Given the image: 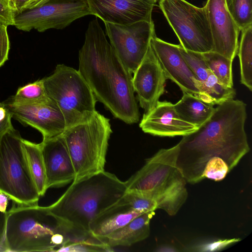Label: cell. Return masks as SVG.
Wrapping results in <instances>:
<instances>
[{
	"instance_id": "6da1fadb",
	"label": "cell",
	"mask_w": 252,
	"mask_h": 252,
	"mask_svg": "<svg viewBox=\"0 0 252 252\" xmlns=\"http://www.w3.org/2000/svg\"><path fill=\"white\" fill-rule=\"evenodd\" d=\"M247 105L231 99L215 108L203 125L178 143L176 166L191 184L222 180L250 150L245 125Z\"/></svg>"
},
{
	"instance_id": "7a4b0ae2",
	"label": "cell",
	"mask_w": 252,
	"mask_h": 252,
	"mask_svg": "<svg viewBox=\"0 0 252 252\" xmlns=\"http://www.w3.org/2000/svg\"><path fill=\"white\" fill-rule=\"evenodd\" d=\"M78 71L97 101L127 124L139 120L131 73L117 55L96 19L91 21L79 53Z\"/></svg>"
},
{
	"instance_id": "3957f363",
	"label": "cell",
	"mask_w": 252,
	"mask_h": 252,
	"mask_svg": "<svg viewBox=\"0 0 252 252\" xmlns=\"http://www.w3.org/2000/svg\"><path fill=\"white\" fill-rule=\"evenodd\" d=\"M126 190V182L104 170L73 181L56 201L44 207L56 220L65 242L91 239L94 238L89 231L91 221Z\"/></svg>"
},
{
	"instance_id": "277c9868",
	"label": "cell",
	"mask_w": 252,
	"mask_h": 252,
	"mask_svg": "<svg viewBox=\"0 0 252 252\" xmlns=\"http://www.w3.org/2000/svg\"><path fill=\"white\" fill-rule=\"evenodd\" d=\"M179 145L161 149L126 181V191L144 195L169 215L175 216L186 201V181L176 166Z\"/></svg>"
},
{
	"instance_id": "5b68a950",
	"label": "cell",
	"mask_w": 252,
	"mask_h": 252,
	"mask_svg": "<svg viewBox=\"0 0 252 252\" xmlns=\"http://www.w3.org/2000/svg\"><path fill=\"white\" fill-rule=\"evenodd\" d=\"M7 252H57L65 238L44 206L18 205L7 211Z\"/></svg>"
},
{
	"instance_id": "8992f818",
	"label": "cell",
	"mask_w": 252,
	"mask_h": 252,
	"mask_svg": "<svg viewBox=\"0 0 252 252\" xmlns=\"http://www.w3.org/2000/svg\"><path fill=\"white\" fill-rule=\"evenodd\" d=\"M110 120L96 110L87 120L66 129L63 133L75 172L73 181L104 171Z\"/></svg>"
},
{
	"instance_id": "52a82bcc",
	"label": "cell",
	"mask_w": 252,
	"mask_h": 252,
	"mask_svg": "<svg viewBox=\"0 0 252 252\" xmlns=\"http://www.w3.org/2000/svg\"><path fill=\"white\" fill-rule=\"evenodd\" d=\"M43 80L47 95L64 116L66 128L87 120L96 111V98L78 70L59 64Z\"/></svg>"
},
{
	"instance_id": "ba28073f",
	"label": "cell",
	"mask_w": 252,
	"mask_h": 252,
	"mask_svg": "<svg viewBox=\"0 0 252 252\" xmlns=\"http://www.w3.org/2000/svg\"><path fill=\"white\" fill-rule=\"evenodd\" d=\"M22 138L13 127L0 137V192L18 205L37 204L40 196L28 166Z\"/></svg>"
},
{
	"instance_id": "9c48e42d",
	"label": "cell",
	"mask_w": 252,
	"mask_h": 252,
	"mask_svg": "<svg viewBox=\"0 0 252 252\" xmlns=\"http://www.w3.org/2000/svg\"><path fill=\"white\" fill-rule=\"evenodd\" d=\"M159 6L186 50L212 51L213 40L205 8L185 0H159Z\"/></svg>"
},
{
	"instance_id": "30bf717a",
	"label": "cell",
	"mask_w": 252,
	"mask_h": 252,
	"mask_svg": "<svg viewBox=\"0 0 252 252\" xmlns=\"http://www.w3.org/2000/svg\"><path fill=\"white\" fill-rule=\"evenodd\" d=\"M88 15L92 14L87 0H49L40 6L15 15L14 26L23 31L34 29L43 32L63 29Z\"/></svg>"
},
{
	"instance_id": "8fae6325",
	"label": "cell",
	"mask_w": 252,
	"mask_h": 252,
	"mask_svg": "<svg viewBox=\"0 0 252 252\" xmlns=\"http://www.w3.org/2000/svg\"><path fill=\"white\" fill-rule=\"evenodd\" d=\"M110 44L124 64L133 73L144 59L156 35L153 21L128 25L104 23Z\"/></svg>"
},
{
	"instance_id": "7c38bea8",
	"label": "cell",
	"mask_w": 252,
	"mask_h": 252,
	"mask_svg": "<svg viewBox=\"0 0 252 252\" xmlns=\"http://www.w3.org/2000/svg\"><path fill=\"white\" fill-rule=\"evenodd\" d=\"M12 118L37 129L43 140L62 134L66 129L64 116L58 106L51 99L32 104L4 103Z\"/></svg>"
},
{
	"instance_id": "4fadbf2b",
	"label": "cell",
	"mask_w": 252,
	"mask_h": 252,
	"mask_svg": "<svg viewBox=\"0 0 252 252\" xmlns=\"http://www.w3.org/2000/svg\"><path fill=\"white\" fill-rule=\"evenodd\" d=\"M204 7L213 40L212 51L233 61L241 31L228 10L225 0H207Z\"/></svg>"
},
{
	"instance_id": "5bb4252c",
	"label": "cell",
	"mask_w": 252,
	"mask_h": 252,
	"mask_svg": "<svg viewBox=\"0 0 252 252\" xmlns=\"http://www.w3.org/2000/svg\"><path fill=\"white\" fill-rule=\"evenodd\" d=\"M92 14L104 23L128 25L153 21L152 11L158 0H87Z\"/></svg>"
},
{
	"instance_id": "9a60e30c",
	"label": "cell",
	"mask_w": 252,
	"mask_h": 252,
	"mask_svg": "<svg viewBox=\"0 0 252 252\" xmlns=\"http://www.w3.org/2000/svg\"><path fill=\"white\" fill-rule=\"evenodd\" d=\"M166 80L150 44L132 78L134 91L145 113L152 110L159 101L165 92Z\"/></svg>"
},
{
	"instance_id": "2e32d148",
	"label": "cell",
	"mask_w": 252,
	"mask_h": 252,
	"mask_svg": "<svg viewBox=\"0 0 252 252\" xmlns=\"http://www.w3.org/2000/svg\"><path fill=\"white\" fill-rule=\"evenodd\" d=\"M150 44L166 79L174 82L183 92L196 95L199 92L194 84L196 79L183 59L179 45L164 41L156 35Z\"/></svg>"
},
{
	"instance_id": "e0dca14e",
	"label": "cell",
	"mask_w": 252,
	"mask_h": 252,
	"mask_svg": "<svg viewBox=\"0 0 252 252\" xmlns=\"http://www.w3.org/2000/svg\"><path fill=\"white\" fill-rule=\"evenodd\" d=\"M40 144L47 189L63 187L72 182L75 178V172L63 134L42 140Z\"/></svg>"
},
{
	"instance_id": "ac0fdd59",
	"label": "cell",
	"mask_w": 252,
	"mask_h": 252,
	"mask_svg": "<svg viewBox=\"0 0 252 252\" xmlns=\"http://www.w3.org/2000/svg\"><path fill=\"white\" fill-rule=\"evenodd\" d=\"M139 127L146 133L160 137L183 136L198 128L182 120L174 104L167 101H158L152 110L145 113Z\"/></svg>"
},
{
	"instance_id": "d6986e66",
	"label": "cell",
	"mask_w": 252,
	"mask_h": 252,
	"mask_svg": "<svg viewBox=\"0 0 252 252\" xmlns=\"http://www.w3.org/2000/svg\"><path fill=\"white\" fill-rule=\"evenodd\" d=\"M142 214L132 209L122 197L91 221L90 233L92 237L103 242L107 235Z\"/></svg>"
},
{
	"instance_id": "ffe728a7",
	"label": "cell",
	"mask_w": 252,
	"mask_h": 252,
	"mask_svg": "<svg viewBox=\"0 0 252 252\" xmlns=\"http://www.w3.org/2000/svg\"><path fill=\"white\" fill-rule=\"evenodd\" d=\"M154 211L144 213L124 226L110 233L103 242L111 248L130 246L147 238L150 234V223Z\"/></svg>"
},
{
	"instance_id": "44dd1931",
	"label": "cell",
	"mask_w": 252,
	"mask_h": 252,
	"mask_svg": "<svg viewBox=\"0 0 252 252\" xmlns=\"http://www.w3.org/2000/svg\"><path fill=\"white\" fill-rule=\"evenodd\" d=\"M183 93L181 99L174 104V108L182 120L198 128L209 120L215 108L193 94Z\"/></svg>"
},
{
	"instance_id": "7402d4cb",
	"label": "cell",
	"mask_w": 252,
	"mask_h": 252,
	"mask_svg": "<svg viewBox=\"0 0 252 252\" xmlns=\"http://www.w3.org/2000/svg\"><path fill=\"white\" fill-rule=\"evenodd\" d=\"M21 145L31 175L40 196L48 189L40 144L22 138Z\"/></svg>"
},
{
	"instance_id": "603a6c76",
	"label": "cell",
	"mask_w": 252,
	"mask_h": 252,
	"mask_svg": "<svg viewBox=\"0 0 252 252\" xmlns=\"http://www.w3.org/2000/svg\"><path fill=\"white\" fill-rule=\"evenodd\" d=\"M194 84L199 91L196 96L205 103L213 106L234 99L236 95L235 89L222 84L211 70L205 80L199 81L196 79Z\"/></svg>"
},
{
	"instance_id": "cb8c5ba5",
	"label": "cell",
	"mask_w": 252,
	"mask_h": 252,
	"mask_svg": "<svg viewBox=\"0 0 252 252\" xmlns=\"http://www.w3.org/2000/svg\"><path fill=\"white\" fill-rule=\"evenodd\" d=\"M237 54L240 67V82L252 91V26L241 31Z\"/></svg>"
},
{
	"instance_id": "d4e9b609",
	"label": "cell",
	"mask_w": 252,
	"mask_h": 252,
	"mask_svg": "<svg viewBox=\"0 0 252 252\" xmlns=\"http://www.w3.org/2000/svg\"><path fill=\"white\" fill-rule=\"evenodd\" d=\"M208 68L224 85L233 87V61L214 51L202 53Z\"/></svg>"
},
{
	"instance_id": "484cf974",
	"label": "cell",
	"mask_w": 252,
	"mask_h": 252,
	"mask_svg": "<svg viewBox=\"0 0 252 252\" xmlns=\"http://www.w3.org/2000/svg\"><path fill=\"white\" fill-rule=\"evenodd\" d=\"M43 79L19 88L10 101L17 103L32 104L48 101Z\"/></svg>"
},
{
	"instance_id": "4316f807",
	"label": "cell",
	"mask_w": 252,
	"mask_h": 252,
	"mask_svg": "<svg viewBox=\"0 0 252 252\" xmlns=\"http://www.w3.org/2000/svg\"><path fill=\"white\" fill-rule=\"evenodd\" d=\"M225 3L241 31L252 26V0H225Z\"/></svg>"
},
{
	"instance_id": "83f0119b",
	"label": "cell",
	"mask_w": 252,
	"mask_h": 252,
	"mask_svg": "<svg viewBox=\"0 0 252 252\" xmlns=\"http://www.w3.org/2000/svg\"><path fill=\"white\" fill-rule=\"evenodd\" d=\"M180 53L196 79L199 81L205 80L210 73L202 53L187 50L179 45Z\"/></svg>"
},
{
	"instance_id": "f1b7e54d",
	"label": "cell",
	"mask_w": 252,
	"mask_h": 252,
	"mask_svg": "<svg viewBox=\"0 0 252 252\" xmlns=\"http://www.w3.org/2000/svg\"><path fill=\"white\" fill-rule=\"evenodd\" d=\"M112 248L96 238L64 243L57 252H90L112 251Z\"/></svg>"
},
{
	"instance_id": "f546056e",
	"label": "cell",
	"mask_w": 252,
	"mask_h": 252,
	"mask_svg": "<svg viewBox=\"0 0 252 252\" xmlns=\"http://www.w3.org/2000/svg\"><path fill=\"white\" fill-rule=\"evenodd\" d=\"M122 197L132 209L143 213L158 209L154 200L137 192L126 191Z\"/></svg>"
},
{
	"instance_id": "4dcf8cb0",
	"label": "cell",
	"mask_w": 252,
	"mask_h": 252,
	"mask_svg": "<svg viewBox=\"0 0 252 252\" xmlns=\"http://www.w3.org/2000/svg\"><path fill=\"white\" fill-rule=\"evenodd\" d=\"M239 238L220 239L199 245L196 250L199 252H214L221 250L229 245L240 241Z\"/></svg>"
},
{
	"instance_id": "1f68e13d",
	"label": "cell",
	"mask_w": 252,
	"mask_h": 252,
	"mask_svg": "<svg viewBox=\"0 0 252 252\" xmlns=\"http://www.w3.org/2000/svg\"><path fill=\"white\" fill-rule=\"evenodd\" d=\"M7 28V26L0 23V67L8 59L10 42Z\"/></svg>"
},
{
	"instance_id": "d6a6232c",
	"label": "cell",
	"mask_w": 252,
	"mask_h": 252,
	"mask_svg": "<svg viewBox=\"0 0 252 252\" xmlns=\"http://www.w3.org/2000/svg\"><path fill=\"white\" fill-rule=\"evenodd\" d=\"M14 15L7 3L0 0V23L7 26L14 25Z\"/></svg>"
},
{
	"instance_id": "836d02e7",
	"label": "cell",
	"mask_w": 252,
	"mask_h": 252,
	"mask_svg": "<svg viewBox=\"0 0 252 252\" xmlns=\"http://www.w3.org/2000/svg\"><path fill=\"white\" fill-rule=\"evenodd\" d=\"M7 211H0V252H7L6 244V225Z\"/></svg>"
},
{
	"instance_id": "e575fe53",
	"label": "cell",
	"mask_w": 252,
	"mask_h": 252,
	"mask_svg": "<svg viewBox=\"0 0 252 252\" xmlns=\"http://www.w3.org/2000/svg\"><path fill=\"white\" fill-rule=\"evenodd\" d=\"M30 0H7L8 5L14 16L22 12L23 7Z\"/></svg>"
},
{
	"instance_id": "d590c367",
	"label": "cell",
	"mask_w": 252,
	"mask_h": 252,
	"mask_svg": "<svg viewBox=\"0 0 252 252\" xmlns=\"http://www.w3.org/2000/svg\"><path fill=\"white\" fill-rule=\"evenodd\" d=\"M11 118L12 116L9 113L4 119L0 121V137L8 129L13 127L11 123Z\"/></svg>"
},
{
	"instance_id": "8d00e7d4",
	"label": "cell",
	"mask_w": 252,
	"mask_h": 252,
	"mask_svg": "<svg viewBox=\"0 0 252 252\" xmlns=\"http://www.w3.org/2000/svg\"><path fill=\"white\" fill-rule=\"evenodd\" d=\"M49 0H30L23 7L22 12L28 9L38 7L45 3Z\"/></svg>"
},
{
	"instance_id": "74e56055",
	"label": "cell",
	"mask_w": 252,
	"mask_h": 252,
	"mask_svg": "<svg viewBox=\"0 0 252 252\" xmlns=\"http://www.w3.org/2000/svg\"><path fill=\"white\" fill-rule=\"evenodd\" d=\"M9 197L5 194L0 192V211L6 212L8 204Z\"/></svg>"
},
{
	"instance_id": "f35d334b",
	"label": "cell",
	"mask_w": 252,
	"mask_h": 252,
	"mask_svg": "<svg viewBox=\"0 0 252 252\" xmlns=\"http://www.w3.org/2000/svg\"><path fill=\"white\" fill-rule=\"evenodd\" d=\"M158 252H176L178 251L176 249L173 247L170 246H160L158 250H157Z\"/></svg>"
},
{
	"instance_id": "ab89813d",
	"label": "cell",
	"mask_w": 252,
	"mask_h": 252,
	"mask_svg": "<svg viewBox=\"0 0 252 252\" xmlns=\"http://www.w3.org/2000/svg\"><path fill=\"white\" fill-rule=\"evenodd\" d=\"M7 3V0H3ZM8 4V3H7Z\"/></svg>"
}]
</instances>
